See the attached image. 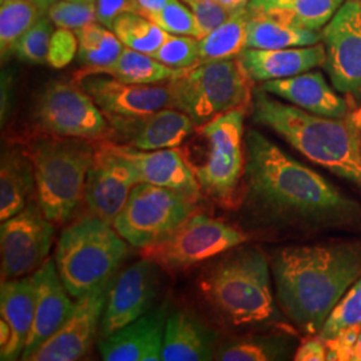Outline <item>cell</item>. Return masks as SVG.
I'll list each match as a JSON object with an SVG mask.
<instances>
[{
  "label": "cell",
  "mask_w": 361,
  "mask_h": 361,
  "mask_svg": "<svg viewBox=\"0 0 361 361\" xmlns=\"http://www.w3.org/2000/svg\"><path fill=\"white\" fill-rule=\"evenodd\" d=\"M246 201L259 219L301 228L361 222V205L256 130L245 135Z\"/></svg>",
  "instance_id": "obj_1"
},
{
  "label": "cell",
  "mask_w": 361,
  "mask_h": 361,
  "mask_svg": "<svg viewBox=\"0 0 361 361\" xmlns=\"http://www.w3.org/2000/svg\"><path fill=\"white\" fill-rule=\"evenodd\" d=\"M277 298L300 329L316 335L340 298L361 277L357 245L292 246L273 259Z\"/></svg>",
  "instance_id": "obj_2"
},
{
  "label": "cell",
  "mask_w": 361,
  "mask_h": 361,
  "mask_svg": "<svg viewBox=\"0 0 361 361\" xmlns=\"http://www.w3.org/2000/svg\"><path fill=\"white\" fill-rule=\"evenodd\" d=\"M253 121L273 130L310 161L361 189V129L348 118L308 113L271 98L261 87L253 91Z\"/></svg>",
  "instance_id": "obj_3"
},
{
  "label": "cell",
  "mask_w": 361,
  "mask_h": 361,
  "mask_svg": "<svg viewBox=\"0 0 361 361\" xmlns=\"http://www.w3.org/2000/svg\"><path fill=\"white\" fill-rule=\"evenodd\" d=\"M200 289L233 325L269 322L277 316L268 258L257 247H240L214 262L200 280Z\"/></svg>",
  "instance_id": "obj_4"
},
{
  "label": "cell",
  "mask_w": 361,
  "mask_h": 361,
  "mask_svg": "<svg viewBox=\"0 0 361 361\" xmlns=\"http://www.w3.org/2000/svg\"><path fill=\"white\" fill-rule=\"evenodd\" d=\"M25 152L34 165L37 198L43 214L55 225L68 222L85 198L95 145L43 134L31 140Z\"/></svg>",
  "instance_id": "obj_5"
},
{
  "label": "cell",
  "mask_w": 361,
  "mask_h": 361,
  "mask_svg": "<svg viewBox=\"0 0 361 361\" xmlns=\"http://www.w3.org/2000/svg\"><path fill=\"white\" fill-rule=\"evenodd\" d=\"M128 252L111 222L89 214L62 232L55 264L67 292L80 298L110 283Z\"/></svg>",
  "instance_id": "obj_6"
},
{
  "label": "cell",
  "mask_w": 361,
  "mask_h": 361,
  "mask_svg": "<svg viewBox=\"0 0 361 361\" xmlns=\"http://www.w3.org/2000/svg\"><path fill=\"white\" fill-rule=\"evenodd\" d=\"M168 83L171 107L190 116L197 128L253 104V80L238 58L198 63Z\"/></svg>",
  "instance_id": "obj_7"
},
{
  "label": "cell",
  "mask_w": 361,
  "mask_h": 361,
  "mask_svg": "<svg viewBox=\"0 0 361 361\" xmlns=\"http://www.w3.org/2000/svg\"><path fill=\"white\" fill-rule=\"evenodd\" d=\"M245 110L235 109L200 126L207 143L204 159L192 165L202 193L221 207L235 204L238 186L245 173L243 150Z\"/></svg>",
  "instance_id": "obj_8"
},
{
  "label": "cell",
  "mask_w": 361,
  "mask_h": 361,
  "mask_svg": "<svg viewBox=\"0 0 361 361\" xmlns=\"http://www.w3.org/2000/svg\"><path fill=\"white\" fill-rule=\"evenodd\" d=\"M198 200L150 183H138L113 225L128 244L138 249L165 240L193 216Z\"/></svg>",
  "instance_id": "obj_9"
},
{
  "label": "cell",
  "mask_w": 361,
  "mask_h": 361,
  "mask_svg": "<svg viewBox=\"0 0 361 361\" xmlns=\"http://www.w3.org/2000/svg\"><path fill=\"white\" fill-rule=\"evenodd\" d=\"M250 235L231 224L193 214L165 240L141 249L142 258L158 268L180 271L244 245Z\"/></svg>",
  "instance_id": "obj_10"
},
{
  "label": "cell",
  "mask_w": 361,
  "mask_h": 361,
  "mask_svg": "<svg viewBox=\"0 0 361 361\" xmlns=\"http://www.w3.org/2000/svg\"><path fill=\"white\" fill-rule=\"evenodd\" d=\"M34 121L44 134L89 142L110 141L116 134L90 95L66 82H52L39 94Z\"/></svg>",
  "instance_id": "obj_11"
},
{
  "label": "cell",
  "mask_w": 361,
  "mask_h": 361,
  "mask_svg": "<svg viewBox=\"0 0 361 361\" xmlns=\"http://www.w3.org/2000/svg\"><path fill=\"white\" fill-rule=\"evenodd\" d=\"M54 225L39 204H28L18 214L1 221V281L22 279L38 271L50 253Z\"/></svg>",
  "instance_id": "obj_12"
},
{
  "label": "cell",
  "mask_w": 361,
  "mask_h": 361,
  "mask_svg": "<svg viewBox=\"0 0 361 361\" xmlns=\"http://www.w3.org/2000/svg\"><path fill=\"white\" fill-rule=\"evenodd\" d=\"M325 70L336 90L361 102V0H345L322 31Z\"/></svg>",
  "instance_id": "obj_13"
},
{
  "label": "cell",
  "mask_w": 361,
  "mask_h": 361,
  "mask_svg": "<svg viewBox=\"0 0 361 361\" xmlns=\"http://www.w3.org/2000/svg\"><path fill=\"white\" fill-rule=\"evenodd\" d=\"M138 183V171L129 159L113 150L110 141L95 142L83 198L91 216L113 224Z\"/></svg>",
  "instance_id": "obj_14"
},
{
  "label": "cell",
  "mask_w": 361,
  "mask_h": 361,
  "mask_svg": "<svg viewBox=\"0 0 361 361\" xmlns=\"http://www.w3.org/2000/svg\"><path fill=\"white\" fill-rule=\"evenodd\" d=\"M110 122L129 121L150 116L171 107V91L168 82L135 85L104 74L78 80Z\"/></svg>",
  "instance_id": "obj_15"
},
{
  "label": "cell",
  "mask_w": 361,
  "mask_h": 361,
  "mask_svg": "<svg viewBox=\"0 0 361 361\" xmlns=\"http://www.w3.org/2000/svg\"><path fill=\"white\" fill-rule=\"evenodd\" d=\"M111 281L78 298L66 323L47 338L28 361H75L83 359L102 322Z\"/></svg>",
  "instance_id": "obj_16"
},
{
  "label": "cell",
  "mask_w": 361,
  "mask_h": 361,
  "mask_svg": "<svg viewBox=\"0 0 361 361\" xmlns=\"http://www.w3.org/2000/svg\"><path fill=\"white\" fill-rule=\"evenodd\" d=\"M157 284V265L146 258L133 264L114 283L111 281L101 322L102 336L113 335L143 316L152 307Z\"/></svg>",
  "instance_id": "obj_17"
},
{
  "label": "cell",
  "mask_w": 361,
  "mask_h": 361,
  "mask_svg": "<svg viewBox=\"0 0 361 361\" xmlns=\"http://www.w3.org/2000/svg\"><path fill=\"white\" fill-rule=\"evenodd\" d=\"M31 276L37 292L35 316L22 360H28L31 355L66 323L75 308V302L71 301V295L67 292L56 264L52 259H46Z\"/></svg>",
  "instance_id": "obj_18"
},
{
  "label": "cell",
  "mask_w": 361,
  "mask_h": 361,
  "mask_svg": "<svg viewBox=\"0 0 361 361\" xmlns=\"http://www.w3.org/2000/svg\"><path fill=\"white\" fill-rule=\"evenodd\" d=\"M110 146L118 154L129 159L130 164L138 171L141 183L168 188L197 200L202 193L193 169L180 149L171 147L145 152L129 145H118L111 141Z\"/></svg>",
  "instance_id": "obj_19"
},
{
  "label": "cell",
  "mask_w": 361,
  "mask_h": 361,
  "mask_svg": "<svg viewBox=\"0 0 361 361\" xmlns=\"http://www.w3.org/2000/svg\"><path fill=\"white\" fill-rule=\"evenodd\" d=\"M166 322V305L145 313L135 322L99 341L102 359L106 361L162 360Z\"/></svg>",
  "instance_id": "obj_20"
},
{
  "label": "cell",
  "mask_w": 361,
  "mask_h": 361,
  "mask_svg": "<svg viewBox=\"0 0 361 361\" xmlns=\"http://www.w3.org/2000/svg\"><path fill=\"white\" fill-rule=\"evenodd\" d=\"M129 146L152 152L178 147L195 130L193 119L174 107H166L150 116L110 122Z\"/></svg>",
  "instance_id": "obj_21"
},
{
  "label": "cell",
  "mask_w": 361,
  "mask_h": 361,
  "mask_svg": "<svg viewBox=\"0 0 361 361\" xmlns=\"http://www.w3.org/2000/svg\"><path fill=\"white\" fill-rule=\"evenodd\" d=\"M261 89L316 116L345 118L349 114L347 101L328 85L320 71L268 80Z\"/></svg>",
  "instance_id": "obj_22"
},
{
  "label": "cell",
  "mask_w": 361,
  "mask_h": 361,
  "mask_svg": "<svg viewBox=\"0 0 361 361\" xmlns=\"http://www.w3.org/2000/svg\"><path fill=\"white\" fill-rule=\"evenodd\" d=\"M247 75L253 82H268L274 79L295 77L325 65L326 51L323 42L279 50L245 49L238 56Z\"/></svg>",
  "instance_id": "obj_23"
},
{
  "label": "cell",
  "mask_w": 361,
  "mask_h": 361,
  "mask_svg": "<svg viewBox=\"0 0 361 361\" xmlns=\"http://www.w3.org/2000/svg\"><path fill=\"white\" fill-rule=\"evenodd\" d=\"M35 285L32 276L1 281L0 313L10 328V340L0 348L1 360L22 359L35 316Z\"/></svg>",
  "instance_id": "obj_24"
},
{
  "label": "cell",
  "mask_w": 361,
  "mask_h": 361,
  "mask_svg": "<svg viewBox=\"0 0 361 361\" xmlns=\"http://www.w3.org/2000/svg\"><path fill=\"white\" fill-rule=\"evenodd\" d=\"M216 350V334L194 313L177 310L169 316L162 360H213Z\"/></svg>",
  "instance_id": "obj_25"
},
{
  "label": "cell",
  "mask_w": 361,
  "mask_h": 361,
  "mask_svg": "<svg viewBox=\"0 0 361 361\" xmlns=\"http://www.w3.org/2000/svg\"><path fill=\"white\" fill-rule=\"evenodd\" d=\"M37 188L34 165L26 152L7 149L0 161V219L13 217L28 205Z\"/></svg>",
  "instance_id": "obj_26"
},
{
  "label": "cell",
  "mask_w": 361,
  "mask_h": 361,
  "mask_svg": "<svg viewBox=\"0 0 361 361\" xmlns=\"http://www.w3.org/2000/svg\"><path fill=\"white\" fill-rule=\"evenodd\" d=\"M345 0H250V11L264 13L292 26L319 31L326 26Z\"/></svg>",
  "instance_id": "obj_27"
},
{
  "label": "cell",
  "mask_w": 361,
  "mask_h": 361,
  "mask_svg": "<svg viewBox=\"0 0 361 361\" xmlns=\"http://www.w3.org/2000/svg\"><path fill=\"white\" fill-rule=\"evenodd\" d=\"M320 42L322 34L317 31L292 26L264 13L250 11L246 26V49L279 50L313 46Z\"/></svg>",
  "instance_id": "obj_28"
},
{
  "label": "cell",
  "mask_w": 361,
  "mask_h": 361,
  "mask_svg": "<svg viewBox=\"0 0 361 361\" xmlns=\"http://www.w3.org/2000/svg\"><path fill=\"white\" fill-rule=\"evenodd\" d=\"M75 34L79 42L78 61L83 66L74 74L77 82L113 65L125 49L116 34L98 22L82 27Z\"/></svg>",
  "instance_id": "obj_29"
},
{
  "label": "cell",
  "mask_w": 361,
  "mask_h": 361,
  "mask_svg": "<svg viewBox=\"0 0 361 361\" xmlns=\"http://www.w3.org/2000/svg\"><path fill=\"white\" fill-rule=\"evenodd\" d=\"M180 73H183V70L164 65L149 54L125 47L113 65L104 67L97 74L110 75L126 83L155 85L169 82L173 78L180 75Z\"/></svg>",
  "instance_id": "obj_30"
},
{
  "label": "cell",
  "mask_w": 361,
  "mask_h": 361,
  "mask_svg": "<svg viewBox=\"0 0 361 361\" xmlns=\"http://www.w3.org/2000/svg\"><path fill=\"white\" fill-rule=\"evenodd\" d=\"M250 16L245 7L221 26L200 39V63L238 58L246 49V26Z\"/></svg>",
  "instance_id": "obj_31"
},
{
  "label": "cell",
  "mask_w": 361,
  "mask_h": 361,
  "mask_svg": "<svg viewBox=\"0 0 361 361\" xmlns=\"http://www.w3.org/2000/svg\"><path fill=\"white\" fill-rule=\"evenodd\" d=\"M34 0H7L0 3V51L6 58L28 28L46 15Z\"/></svg>",
  "instance_id": "obj_32"
},
{
  "label": "cell",
  "mask_w": 361,
  "mask_h": 361,
  "mask_svg": "<svg viewBox=\"0 0 361 361\" xmlns=\"http://www.w3.org/2000/svg\"><path fill=\"white\" fill-rule=\"evenodd\" d=\"M111 31L131 50L153 55L162 44L166 31L142 13H128L118 16Z\"/></svg>",
  "instance_id": "obj_33"
},
{
  "label": "cell",
  "mask_w": 361,
  "mask_h": 361,
  "mask_svg": "<svg viewBox=\"0 0 361 361\" xmlns=\"http://www.w3.org/2000/svg\"><path fill=\"white\" fill-rule=\"evenodd\" d=\"M286 344L277 338L249 337L229 341L216 350L221 361H269L285 359Z\"/></svg>",
  "instance_id": "obj_34"
},
{
  "label": "cell",
  "mask_w": 361,
  "mask_h": 361,
  "mask_svg": "<svg viewBox=\"0 0 361 361\" xmlns=\"http://www.w3.org/2000/svg\"><path fill=\"white\" fill-rule=\"evenodd\" d=\"M54 23L49 15H43L38 22L28 28L13 47V54L23 62L43 65L47 63Z\"/></svg>",
  "instance_id": "obj_35"
},
{
  "label": "cell",
  "mask_w": 361,
  "mask_h": 361,
  "mask_svg": "<svg viewBox=\"0 0 361 361\" xmlns=\"http://www.w3.org/2000/svg\"><path fill=\"white\" fill-rule=\"evenodd\" d=\"M352 325H361V277L336 304L319 336L324 340H328L341 329Z\"/></svg>",
  "instance_id": "obj_36"
},
{
  "label": "cell",
  "mask_w": 361,
  "mask_h": 361,
  "mask_svg": "<svg viewBox=\"0 0 361 361\" xmlns=\"http://www.w3.org/2000/svg\"><path fill=\"white\" fill-rule=\"evenodd\" d=\"M152 56L171 68H190L200 63V39L166 32L162 44Z\"/></svg>",
  "instance_id": "obj_37"
},
{
  "label": "cell",
  "mask_w": 361,
  "mask_h": 361,
  "mask_svg": "<svg viewBox=\"0 0 361 361\" xmlns=\"http://www.w3.org/2000/svg\"><path fill=\"white\" fill-rule=\"evenodd\" d=\"M147 18L169 34L200 39V28L193 11L182 0H169L168 4L161 11Z\"/></svg>",
  "instance_id": "obj_38"
},
{
  "label": "cell",
  "mask_w": 361,
  "mask_h": 361,
  "mask_svg": "<svg viewBox=\"0 0 361 361\" xmlns=\"http://www.w3.org/2000/svg\"><path fill=\"white\" fill-rule=\"evenodd\" d=\"M52 23L58 28H66L77 32L82 27L97 22L95 3L59 0L47 11Z\"/></svg>",
  "instance_id": "obj_39"
},
{
  "label": "cell",
  "mask_w": 361,
  "mask_h": 361,
  "mask_svg": "<svg viewBox=\"0 0 361 361\" xmlns=\"http://www.w3.org/2000/svg\"><path fill=\"white\" fill-rule=\"evenodd\" d=\"M193 11L197 25L200 28V39L204 38L209 32L224 25L233 13L228 7L222 6L216 0H182Z\"/></svg>",
  "instance_id": "obj_40"
},
{
  "label": "cell",
  "mask_w": 361,
  "mask_h": 361,
  "mask_svg": "<svg viewBox=\"0 0 361 361\" xmlns=\"http://www.w3.org/2000/svg\"><path fill=\"white\" fill-rule=\"evenodd\" d=\"M79 42L77 34L71 30L56 28L52 34L50 49L47 55V65L52 68H65L78 56Z\"/></svg>",
  "instance_id": "obj_41"
},
{
  "label": "cell",
  "mask_w": 361,
  "mask_h": 361,
  "mask_svg": "<svg viewBox=\"0 0 361 361\" xmlns=\"http://www.w3.org/2000/svg\"><path fill=\"white\" fill-rule=\"evenodd\" d=\"M361 332V325H352L341 329L334 337L325 340L326 343V360L353 361L355 347Z\"/></svg>",
  "instance_id": "obj_42"
},
{
  "label": "cell",
  "mask_w": 361,
  "mask_h": 361,
  "mask_svg": "<svg viewBox=\"0 0 361 361\" xmlns=\"http://www.w3.org/2000/svg\"><path fill=\"white\" fill-rule=\"evenodd\" d=\"M97 22L111 30L116 18L128 13H138L140 6L137 0H95Z\"/></svg>",
  "instance_id": "obj_43"
},
{
  "label": "cell",
  "mask_w": 361,
  "mask_h": 361,
  "mask_svg": "<svg viewBox=\"0 0 361 361\" xmlns=\"http://www.w3.org/2000/svg\"><path fill=\"white\" fill-rule=\"evenodd\" d=\"M328 355L326 343L320 336L307 337L302 340L295 353L296 361H325Z\"/></svg>",
  "instance_id": "obj_44"
},
{
  "label": "cell",
  "mask_w": 361,
  "mask_h": 361,
  "mask_svg": "<svg viewBox=\"0 0 361 361\" xmlns=\"http://www.w3.org/2000/svg\"><path fill=\"white\" fill-rule=\"evenodd\" d=\"M138 6H140V11L146 18L153 15V13L161 11L166 4L169 0H137Z\"/></svg>",
  "instance_id": "obj_45"
},
{
  "label": "cell",
  "mask_w": 361,
  "mask_h": 361,
  "mask_svg": "<svg viewBox=\"0 0 361 361\" xmlns=\"http://www.w3.org/2000/svg\"><path fill=\"white\" fill-rule=\"evenodd\" d=\"M216 1H219L222 6L228 7L232 11H238V10H243L247 7L250 0H216Z\"/></svg>",
  "instance_id": "obj_46"
},
{
  "label": "cell",
  "mask_w": 361,
  "mask_h": 361,
  "mask_svg": "<svg viewBox=\"0 0 361 361\" xmlns=\"http://www.w3.org/2000/svg\"><path fill=\"white\" fill-rule=\"evenodd\" d=\"M347 118H348L349 121H350L355 126H357L359 129H361V104L355 111L349 113Z\"/></svg>",
  "instance_id": "obj_47"
},
{
  "label": "cell",
  "mask_w": 361,
  "mask_h": 361,
  "mask_svg": "<svg viewBox=\"0 0 361 361\" xmlns=\"http://www.w3.org/2000/svg\"><path fill=\"white\" fill-rule=\"evenodd\" d=\"M37 4H39L44 11H49V8L51 7L52 4L56 1V0H34Z\"/></svg>",
  "instance_id": "obj_48"
},
{
  "label": "cell",
  "mask_w": 361,
  "mask_h": 361,
  "mask_svg": "<svg viewBox=\"0 0 361 361\" xmlns=\"http://www.w3.org/2000/svg\"><path fill=\"white\" fill-rule=\"evenodd\" d=\"M353 361H361V332L355 347V355H353Z\"/></svg>",
  "instance_id": "obj_49"
},
{
  "label": "cell",
  "mask_w": 361,
  "mask_h": 361,
  "mask_svg": "<svg viewBox=\"0 0 361 361\" xmlns=\"http://www.w3.org/2000/svg\"><path fill=\"white\" fill-rule=\"evenodd\" d=\"M71 1H85V3H94L95 0H71Z\"/></svg>",
  "instance_id": "obj_50"
},
{
  "label": "cell",
  "mask_w": 361,
  "mask_h": 361,
  "mask_svg": "<svg viewBox=\"0 0 361 361\" xmlns=\"http://www.w3.org/2000/svg\"><path fill=\"white\" fill-rule=\"evenodd\" d=\"M1 1H7V0H0V3H1Z\"/></svg>",
  "instance_id": "obj_51"
}]
</instances>
